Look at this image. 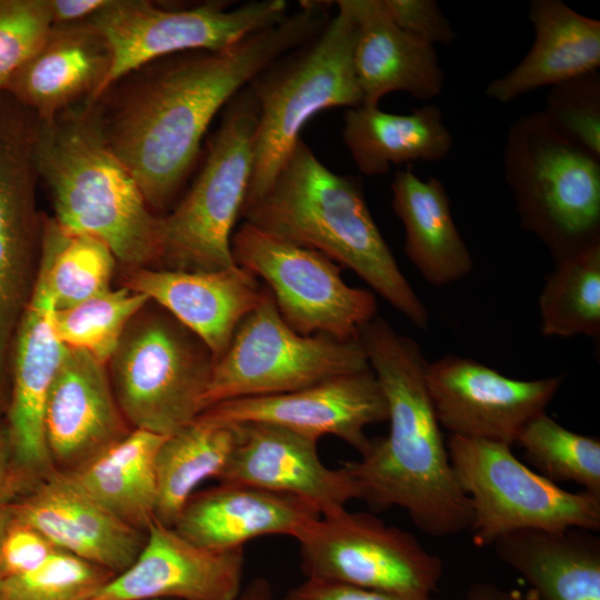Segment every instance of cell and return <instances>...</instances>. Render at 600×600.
<instances>
[{
    "label": "cell",
    "mask_w": 600,
    "mask_h": 600,
    "mask_svg": "<svg viewBox=\"0 0 600 600\" xmlns=\"http://www.w3.org/2000/svg\"><path fill=\"white\" fill-rule=\"evenodd\" d=\"M326 1H300L280 22L222 49L180 52L117 80L90 102L111 151L152 211L176 198L212 120L272 62L313 39L331 18Z\"/></svg>",
    "instance_id": "obj_1"
},
{
    "label": "cell",
    "mask_w": 600,
    "mask_h": 600,
    "mask_svg": "<svg viewBox=\"0 0 600 600\" xmlns=\"http://www.w3.org/2000/svg\"><path fill=\"white\" fill-rule=\"evenodd\" d=\"M388 407L389 432L370 441L361 458L344 461L372 508L403 509L433 537L469 530L471 503L452 468L427 384L420 346L376 316L359 332Z\"/></svg>",
    "instance_id": "obj_2"
},
{
    "label": "cell",
    "mask_w": 600,
    "mask_h": 600,
    "mask_svg": "<svg viewBox=\"0 0 600 600\" xmlns=\"http://www.w3.org/2000/svg\"><path fill=\"white\" fill-rule=\"evenodd\" d=\"M241 217L349 268L414 327H429L428 309L398 267L359 180L330 170L301 139Z\"/></svg>",
    "instance_id": "obj_3"
},
{
    "label": "cell",
    "mask_w": 600,
    "mask_h": 600,
    "mask_svg": "<svg viewBox=\"0 0 600 600\" xmlns=\"http://www.w3.org/2000/svg\"><path fill=\"white\" fill-rule=\"evenodd\" d=\"M34 161L63 230L102 240L126 268L158 266L161 217L108 147L90 102L38 119Z\"/></svg>",
    "instance_id": "obj_4"
},
{
    "label": "cell",
    "mask_w": 600,
    "mask_h": 600,
    "mask_svg": "<svg viewBox=\"0 0 600 600\" xmlns=\"http://www.w3.org/2000/svg\"><path fill=\"white\" fill-rule=\"evenodd\" d=\"M334 4L336 16L319 34L272 62L248 84L258 119L243 209L270 187L312 117L331 108L362 104L353 62L354 22L339 0Z\"/></svg>",
    "instance_id": "obj_5"
},
{
    "label": "cell",
    "mask_w": 600,
    "mask_h": 600,
    "mask_svg": "<svg viewBox=\"0 0 600 600\" xmlns=\"http://www.w3.org/2000/svg\"><path fill=\"white\" fill-rule=\"evenodd\" d=\"M503 161L522 228L556 261L600 244V158L560 134L539 111L511 124Z\"/></svg>",
    "instance_id": "obj_6"
},
{
    "label": "cell",
    "mask_w": 600,
    "mask_h": 600,
    "mask_svg": "<svg viewBox=\"0 0 600 600\" xmlns=\"http://www.w3.org/2000/svg\"><path fill=\"white\" fill-rule=\"evenodd\" d=\"M222 111L193 183L174 209L161 217L159 269L218 271L236 266L232 230L251 181L258 119L249 86Z\"/></svg>",
    "instance_id": "obj_7"
},
{
    "label": "cell",
    "mask_w": 600,
    "mask_h": 600,
    "mask_svg": "<svg viewBox=\"0 0 600 600\" xmlns=\"http://www.w3.org/2000/svg\"><path fill=\"white\" fill-rule=\"evenodd\" d=\"M148 304L126 328L108 373L131 429L167 437L203 412L214 360L193 333Z\"/></svg>",
    "instance_id": "obj_8"
},
{
    "label": "cell",
    "mask_w": 600,
    "mask_h": 600,
    "mask_svg": "<svg viewBox=\"0 0 600 600\" xmlns=\"http://www.w3.org/2000/svg\"><path fill=\"white\" fill-rule=\"evenodd\" d=\"M447 448L472 520L478 547L518 530H600V496L568 491L521 462L511 447L449 434Z\"/></svg>",
    "instance_id": "obj_9"
},
{
    "label": "cell",
    "mask_w": 600,
    "mask_h": 600,
    "mask_svg": "<svg viewBox=\"0 0 600 600\" xmlns=\"http://www.w3.org/2000/svg\"><path fill=\"white\" fill-rule=\"evenodd\" d=\"M369 369L359 338L340 340L296 332L281 318L266 288L261 302L240 322L214 362L204 410L223 401L290 392Z\"/></svg>",
    "instance_id": "obj_10"
},
{
    "label": "cell",
    "mask_w": 600,
    "mask_h": 600,
    "mask_svg": "<svg viewBox=\"0 0 600 600\" xmlns=\"http://www.w3.org/2000/svg\"><path fill=\"white\" fill-rule=\"evenodd\" d=\"M231 252L236 264L267 283L281 318L300 334L358 339L377 316L374 294L347 284L341 267L314 250L244 221Z\"/></svg>",
    "instance_id": "obj_11"
},
{
    "label": "cell",
    "mask_w": 600,
    "mask_h": 600,
    "mask_svg": "<svg viewBox=\"0 0 600 600\" xmlns=\"http://www.w3.org/2000/svg\"><path fill=\"white\" fill-rule=\"evenodd\" d=\"M229 3L208 1L167 9L146 0H108L88 19L111 51V68L102 92L127 73L159 58L227 48L288 16L284 0H253L233 7Z\"/></svg>",
    "instance_id": "obj_12"
},
{
    "label": "cell",
    "mask_w": 600,
    "mask_h": 600,
    "mask_svg": "<svg viewBox=\"0 0 600 600\" xmlns=\"http://www.w3.org/2000/svg\"><path fill=\"white\" fill-rule=\"evenodd\" d=\"M296 540L310 579L428 598L443 571L413 534L367 512L321 516Z\"/></svg>",
    "instance_id": "obj_13"
},
{
    "label": "cell",
    "mask_w": 600,
    "mask_h": 600,
    "mask_svg": "<svg viewBox=\"0 0 600 600\" xmlns=\"http://www.w3.org/2000/svg\"><path fill=\"white\" fill-rule=\"evenodd\" d=\"M562 376L518 380L473 359L448 354L428 362L426 384L441 428L451 436L512 446L546 412Z\"/></svg>",
    "instance_id": "obj_14"
},
{
    "label": "cell",
    "mask_w": 600,
    "mask_h": 600,
    "mask_svg": "<svg viewBox=\"0 0 600 600\" xmlns=\"http://www.w3.org/2000/svg\"><path fill=\"white\" fill-rule=\"evenodd\" d=\"M201 417L223 423H268L319 440L333 436L360 454L366 428L388 420L382 389L371 369L333 377L290 392L223 401Z\"/></svg>",
    "instance_id": "obj_15"
},
{
    "label": "cell",
    "mask_w": 600,
    "mask_h": 600,
    "mask_svg": "<svg viewBox=\"0 0 600 600\" xmlns=\"http://www.w3.org/2000/svg\"><path fill=\"white\" fill-rule=\"evenodd\" d=\"M54 302L40 261L32 296L10 351V393L4 413L16 466L32 484L54 471L44 438V408L68 351L54 328Z\"/></svg>",
    "instance_id": "obj_16"
},
{
    "label": "cell",
    "mask_w": 600,
    "mask_h": 600,
    "mask_svg": "<svg viewBox=\"0 0 600 600\" xmlns=\"http://www.w3.org/2000/svg\"><path fill=\"white\" fill-rule=\"evenodd\" d=\"M243 548L209 550L153 521L136 560L91 600H237Z\"/></svg>",
    "instance_id": "obj_17"
},
{
    "label": "cell",
    "mask_w": 600,
    "mask_h": 600,
    "mask_svg": "<svg viewBox=\"0 0 600 600\" xmlns=\"http://www.w3.org/2000/svg\"><path fill=\"white\" fill-rule=\"evenodd\" d=\"M237 448L220 482L240 483L301 499L321 516L360 499L358 483L344 468L330 469L318 454V441L282 427L241 423Z\"/></svg>",
    "instance_id": "obj_18"
},
{
    "label": "cell",
    "mask_w": 600,
    "mask_h": 600,
    "mask_svg": "<svg viewBox=\"0 0 600 600\" xmlns=\"http://www.w3.org/2000/svg\"><path fill=\"white\" fill-rule=\"evenodd\" d=\"M107 364L68 348L44 408V438L56 471L71 472L131 430L111 386Z\"/></svg>",
    "instance_id": "obj_19"
},
{
    "label": "cell",
    "mask_w": 600,
    "mask_h": 600,
    "mask_svg": "<svg viewBox=\"0 0 600 600\" xmlns=\"http://www.w3.org/2000/svg\"><path fill=\"white\" fill-rule=\"evenodd\" d=\"M122 286L167 311L207 347L214 362L266 292L238 264L218 271L127 268Z\"/></svg>",
    "instance_id": "obj_20"
},
{
    "label": "cell",
    "mask_w": 600,
    "mask_h": 600,
    "mask_svg": "<svg viewBox=\"0 0 600 600\" xmlns=\"http://www.w3.org/2000/svg\"><path fill=\"white\" fill-rule=\"evenodd\" d=\"M8 507L13 518L57 549L113 574L131 566L146 540V533L116 518L56 470Z\"/></svg>",
    "instance_id": "obj_21"
},
{
    "label": "cell",
    "mask_w": 600,
    "mask_h": 600,
    "mask_svg": "<svg viewBox=\"0 0 600 600\" xmlns=\"http://www.w3.org/2000/svg\"><path fill=\"white\" fill-rule=\"evenodd\" d=\"M38 180L24 164L0 157V418L10 393V351L32 296L41 256L43 220Z\"/></svg>",
    "instance_id": "obj_22"
},
{
    "label": "cell",
    "mask_w": 600,
    "mask_h": 600,
    "mask_svg": "<svg viewBox=\"0 0 600 600\" xmlns=\"http://www.w3.org/2000/svg\"><path fill=\"white\" fill-rule=\"evenodd\" d=\"M111 61L106 39L89 20L52 26L4 91L39 120H48L82 101H94Z\"/></svg>",
    "instance_id": "obj_23"
},
{
    "label": "cell",
    "mask_w": 600,
    "mask_h": 600,
    "mask_svg": "<svg viewBox=\"0 0 600 600\" xmlns=\"http://www.w3.org/2000/svg\"><path fill=\"white\" fill-rule=\"evenodd\" d=\"M321 514L308 502L252 486L221 482L193 494L173 528L209 550L243 548L263 536L297 539Z\"/></svg>",
    "instance_id": "obj_24"
},
{
    "label": "cell",
    "mask_w": 600,
    "mask_h": 600,
    "mask_svg": "<svg viewBox=\"0 0 600 600\" xmlns=\"http://www.w3.org/2000/svg\"><path fill=\"white\" fill-rule=\"evenodd\" d=\"M356 27L353 62L362 104L379 106L403 91L417 99L437 97L444 84L434 47L402 31L382 0H339Z\"/></svg>",
    "instance_id": "obj_25"
},
{
    "label": "cell",
    "mask_w": 600,
    "mask_h": 600,
    "mask_svg": "<svg viewBox=\"0 0 600 600\" xmlns=\"http://www.w3.org/2000/svg\"><path fill=\"white\" fill-rule=\"evenodd\" d=\"M529 20L534 40L524 58L491 81L486 94L498 102L546 86H556L600 67V21L582 16L561 0H533Z\"/></svg>",
    "instance_id": "obj_26"
},
{
    "label": "cell",
    "mask_w": 600,
    "mask_h": 600,
    "mask_svg": "<svg viewBox=\"0 0 600 600\" xmlns=\"http://www.w3.org/2000/svg\"><path fill=\"white\" fill-rule=\"evenodd\" d=\"M491 547L529 584L530 600H600V538L596 531L518 530Z\"/></svg>",
    "instance_id": "obj_27"
},
{
    "label": "cell",
    "mask_w": 600,
    "mask_h": 600,
    "mask_svg": "<svg viewBox=\"0 0 600 600\" xmlns=\"http://www.w3.org/2000/svg\"><path fill=\"white\" fill-rule=\"evenodd\" d=\"M392 208L404 228V251L423 279L443 287L468 276L472 256L459 233L450 198L440 180L420 179L410 168L398 170L391 183Z\"/></svg>",
    "instance_id": "obj_28"
},
{
    "label": "cell",
    "mask_w": 600,
    "mask_h": 600,
    "mask_svg": "<svg viewBox=\"0 0 600 600\" xmlns=\"http://www.w3.org/2000/svg\"><path fill=\"white\" fill-rule=\"evenodd\" d=\"M342 140L359 171L368 177L386 174L391 166L441 160L453 143L441 110L433 104L409 113L367 104L347 109Z\"/></svg>",
    "instance_id": "obj_29"
},
{
    "label": "cell",
    "mask_w": 600,
    "mask_h": 600,
    "mask_svg": "<svg viewBox=\"0 0 600 600\" xmlns=\"http://www.w3.org/2000/svg\"><path fill=\"white\" fill-rule=\"evenodd\" d=\"M164 438L131 429L82 467L62 473L116 518L146 532L156 521V458Z\"/></svg>",
    "instance_id": "obj_30"
},
{
    "label": "cell",
    "mask_w": 600,
    "mask_h": 600,
    "mask_svg": "<svg viewBox=\"0 0 600 600\" xmlns=\"http://www.w3.org/2000/svg\"><path fill=\"white\" fill-rule=\"evenodd\" d=\"M240 438L239 424L201 416L162 441L156 458V521L173 527L197 487L219 479Z\"/></svg>",
    "instance_id": "obj_31"
},
{
    "label": "cell",
    "mask_w": 600,
    "mask_h": 600,
    "mask_svg": "<svg viewBox=\"0 0 600 600\" xmlns=\"http://www.w3.org/2000/svg\"><path fill=\"white\" fill-rule=\"evenodd\" d=\"M541 332L571 338L600 334V244L556 261L539 297Z\"/></svg>",
    "instance_id": "obj_32"
},
{
    "label": "cell",
    "mask_w": 600,
    "mask_h": 600,
    "mask_svg": "<svg viewBox=\"0 0 600 600\" xmlns=\"http://www.w3.org/2000/svg\"><path fill=\"white\" fill-rule=\"evenodd\" d=\"M40 260L56 309L78 304L110 289L117 259L100 239L43 220Z\"/></svg>",
    "instance_id": "obj_33"
},
{
    "label": "cell",
    "mask_w": 600,
    "mask_h": 600,
    "mask_svg": "<svg viewBox=\"0 0 600 600\" xmlns=\"http://www.w3.org/2000/svg\"><path fill=\"white\" fill-rule=\"evenodd\" d=\"M531 469L559 482H573L600 496V440L573 432L547 412L532 419L517 442Z\"/></svg>",
    "instance_id": "obj_34"
},
{
    "label": "cell",
    "mask_w": 600,
    "mask_h": 600,
    "mask_svg": "<svg viewBox=\"0 0 600 600\" xmlns=\"http://www.w3.org/2000/svg\"><path fill=\"white\" fill-rule=\"evenodd\" d=\"M150 300L129 288L109 289L78 304L54 309V328L68 348L107 364L126 328Z\"/></svg>",
    "instance_id": "obj_35"
},
{
    "label": "cell",
    "mask_w": 600,
    "mask_h": 600,
    "mask_svg": "<svg viewBox=\"0 0 600 600\" xmlns=\"http://www.w3.org/2000/svg\"><path fill=\"white\" fill-rule=\"evenodd\" d=\"M116 574L57 550L37 569L2 581L0 600H91Z\"/></svg>",
    "instance_id": "obj_36"
},
{
    "label": "cell",
    "mask_w": 600,
    "mask_h": 600,
    "mask_svg": "<svg viewBox=\"0 0 600 600\" xmlns=\"http://www.w3.org/2000/svg\"><path fill=\"white\" fill-rule=\"evenodd\" d=\"M544 119L564 138L600 158V77L598 71L551 87Z\"/></svg>",
    "instance_id": "obj_37"
},
{
    "label": "cell",
    "mask_w": 600,
    "mask_h": 600,
    "mask_svg": "<svg viewBox=\"0 0 600 600\" xmlns=\"http://www.w3.org/2000/svg\"><path fill=\"white\" fill-rule=\"evenodd\" d=\"M52 27L49 0H0V92Z\"/></svg>",
    "instance_id": "obj_38"
},
{
    "label": "cell",
    "mask_w": 600,
    "mask_h": 600,
    "mask_svg": "<svg viewBox=\"0 0 600 600\" xmlns=\"http://www.w3.org/2000/svg\"><path fill=\"white\" fill-rule=\"evenodd\" d=\"M57 550L41 532L11 517L0 544L2 581L37 569Z\"/></svg>",
    "instance_id": "obj_39"
},
{
    "label": "cell",
    "mask_w": 600,
    "mask_h": 600,
    "mask_svg": "<svg viewBox=\"0 0 600 600\" xmlns=\"http://www.w3.org/2000/svg\"><path fill=\"white\" fill-rule=\"evenodd\" d=\"M393 22L411 37L434 47L450 44L456 31L433 0H382Z\"/></svg>",
    "instance_id": "obj_40"
},
{
    "label": "cell",
    "mask_w": 600,
    "mask_h": 600,
    "mask_svg": "<svg viewBox=\"0 0 600 600\" xmlns=\"http://www.w3.org/2000/svg\"><path fill=\"white\" fill-rule=\"evenodd\" d=\"M282 600H434L428 598L404 597L344 583L306 578L303 582L290 589Z\"/></svg>",
    "instance_id": "obj_41"
},
{
    "label": "cell",
    "mask_w": 600,
    "mask_h": 600,
    "mask_svg": "<svg viewBox=\"0 0 600 600\" xmlns=\"http://www.w3.org/2000/svg\"><path fill=\"white\" fill-rule=\"evenodd\" d=\"M32 487L14 463L8 429L0 419V507L13 503Z\"/></svg>",
    "instance_id": "obj_42"
},
{
    "label": "cell",
    "mask_w": 600,
    "mask_h": 600,
    "mask_svg": "<svg viewBox=\"0 0 600 600\" xmlns=\"http://www.w3.org/2000/svg\"><path fill=\"white\" fill-rule=\"evenodd\" d=\"M107 2L108 0H49L52 26L88 20Z\"/></svg>",
    "instance_id": "obj_43"
},
{
    "label": "cell",
    "mask_w": 600,
    "mask_h": 600,
    "mask_svg": "<svg viewBox=\"0 0 600 600\" xmlns=\"http://www.w3.org/2000/svg\"><path fill=\"white\" fill-rule=\"evenodd\" d=\"M237 600H273L272 588L264 578L253 579L242 589Z\"/></svg>",
    "instance_id": "obj_44"
},
{
    "label": "cell",
    "mask_w": 600,
    "mask_h": 600,
    "mask_svg": "<svg viewBox=\"0 0 600 600\" xmlns=\"http://www.w3.org/2000/svg\"><path fill=\"white\" fill-rule=\"evenodd\" d=\"M11 512L9 507H0V544L4 534V531L7 529V526L9 524L11 520ZM2 582L1 573H0V586Z\"/></svg>",
    "instance_id": "obj_45"
},
{
    "label": "cell",
    "mask_w": 600,
    "mask_h": 600,
    "mask_svg": "<svg viewBox=\"0 0 600 600\" xmlns=\"http://www.w3.org/2000/svg\"><path fill=\"white\" fill-rule=\"evenodd\" d=\"M510 600H530V599L529 597H526L518 591H512L510 593Z\"/></svg>",
    "instance_id": "obj_46"
}]
</instances>
